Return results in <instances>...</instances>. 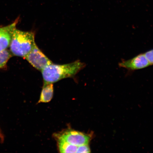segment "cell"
I'll return each mask as SVG.
<instances>
[{
  "label": "cell",
  "mask_w": 153,
  "mask_h": 153,
  "mask_svg": "<svg viewBox=\"0 0 153 153\" xmlns=\"http://www.w3.org/2000/svg\"><path fill=\"white\" fill-rule=\"evenodd\" d=\"M56 138L57 146L60 153H76L78 146L70 144L62 139Z\"/></svg>",
  "instance_id": "obj_8"
},
{
  "label": "cell",
  "mask_w": 153,
  "mask_h": 153,
  "mask_svg": "<svg viewBox=\"0 0 153 153\" xmlns=\"http://www.w3.org/2000/svg\"><path fill=\"white\" fill-rule=\"evenodd\" d=\"M0 139H1V140L3 141L4 139L2 133L1 132V130H0Z\"/></svg>",
  "instance_id": "obj_12"
},
{
  "label": "cell",
  "mask_w": 153,
  "mask_h": 153,
  "mask_svg": "<svg viewBox=\"0 0 153 153\" xmlns=\"http://www.w3.org/2000/svg\"><path fill=\"white\" fill-rule=\"evenodd\" d=\"M17 22L8 26L0 28V51L7 49L10 45L13 30L16 27Z\"/></svg>",
  "instance_id": "obj_6"
},
{
  "label": "cell",
  "mask_w": 153,
  "mask_h": 153,
  "mask_svg": "<svg viewBox=\"0 0 153 153\" xmlns=\"http://www.w3.org/2000/svg\"><path fill=\"white\" fill-rule=\"evenodd\" d=\"M85 66V64L79 60L63 65L53 63L42 70L44 83H53L64 78L71 77Z\"/></svg>",
  "instance_id": "obj_1"
},
{
  "label": "cell",
  "mask_w": 153,
  "mask_h": 153,
  "mask_svg": "<svg viewBox=\"0 0 153 153\" xmlns=\"http://www.w3.org/2000/svg\"><path fill=\"white\" fill-rule=\"evenodd\" d=\"M91 149L88 145H85L78 146L76 153H90Z\"/></svg>",
  "instance_id": "obj_10"
},
{
  "label": "cell",
  "mask_w": 153,
  "mask_h": 153,
  "mask_svg": "<svg viewBox=\"0 0 153 153\" xmlns=\"http://www.w3.org/2000/svg\"><path fill=\"white\" fill-rule=\"evenodd\" d=\"M24 58L32 66L41 71L45 67L53 63L42 52L36 44Z\"/></svg>",
  "instance_id": "obj_3"
},
{
  "label": "cell",
  "mask_w": 153,
  "mask_h": 153,
  "mask_svg": "<svg viewBox=\"0 0 153 153\" xmlns=\"http://www.w3.org/2000/svg\"><path fill=\"white\" fill-rule=\"evenodd\" d=\"M12 54L11 51L7 49L0 51V68H3L6 65Z\"/></svg>",
  "instance_id": "obj_9"
},
{
  "label": "cell",
  "mask_w": 153,
  "mask_h": 153,
  "mask_svg": "<svg viewBox=\"0 0 153 153\" xmlns=\"http://www.w3.org/2000/svg\"><path fill=\"white\" fill-rule=\"evenodd\" d=\"M120 67L131 70L141 69L151 65L144 53H140L133 58L119 63Z\"/></svg>",
  "instance_id": "obj_5"
},
{
  "label": "cell",
  "mask_w": 153,
  "mask_h": 153,
  "mask_svg": "<svg viewBox=\"0 0 153 153\" xmlns=\"http://www.w3.org/2000/svg\"><path fill=\"white\" fill-rule=\"evenodd\" d=\"M151 65H153V49L147 51L144 53Z\"/></svg>",
  "instance_id": "obj_11"
},
{
  "label": "cell",
  "mask_w": 153,
  "mask_h": 153,
  "mask_svg": "<svg viewBox=\"0 0 153 153\" xmlns=\"http://www.w3.org/2000/svg\"><path fill=\"white\" fill-rule=\"evenodd\" d=\"M35 44L33 32L22 31L15 27L13 30L9 46L12 54L25 57L31 51Z\"/></svg>",
  "instance_id": "obj_2"
},
{
  "label": "cell",
  "mask_w": 153,
  "mask_h": 153,
  "mask_svg": "<svg viewBox=\"0 0 153 153\" xmlns=\"http://www.w3.org/2000/svg\"><path fill=\"white\" fill-rule=\"evenodd\" d=\"M56 137L76 146L88 145L91 138V135L72 130H66Z\"/></svg>",
  "instance_id": "obj_4"
},
{
  "label": "cell",
  "mask_w": 153,
  "mask_h": 153,
  "mask_svg": "<svg viewBox=\"0 0 153 153\" xmlns=\"http://www.w3.org/2000/svg\"><path fill=\"white\" fill-rule=\"evenodd\" d=\"M53 83H44L38 103L50 102L53 98Z\"/></svg>",
  "instance_id": "obj_7"
}]
</instances>
